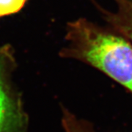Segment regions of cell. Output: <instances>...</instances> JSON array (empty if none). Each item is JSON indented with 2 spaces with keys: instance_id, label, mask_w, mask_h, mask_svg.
Here are the masks:
<instances>
[{
  "instance_id": "2",
  "label": "cell",
  "mask_w": 132,
  "mask_h": 132,
  "mask_svg": "<svg viewBox=\"0 0 132 132\" xmlns=\"http://www.w3.org/2000/svg\"><path fill=\"white\" fill-rule=\"evenodd\" d=\"M17 67L10 45L0 46V132H27L28 116L13 80Z\"/></svg>"
},
{
  "instance_id": "1",
  "label": "cell",
  "mask_w": 132,
  "mask_h": 132,
  "mask_svg": "<svg viewBox=\"0 0 132 132\" xmlns=\"http://www.w3.org/2000/svg\"><path fill=\"white\" fill-rule=\"evenodd\" d=\"M60 56L92 66L132 93V45L112 30L86 18L69 22Z\"/></svg>"
},
{
  "instance_id": "4",
  "label": "cell",
  "mask_w": 132,
  "mask_h": 132,
  "mask_svg": "<svg viewBox=\"0 0 132 132\" xmlns=\"http://www.w3.org/2000/svg\"><path fill=\"white\" fill-rule=\"evenodd\" d=\"M61 125L64 132H97L88 121L79 118L65 108H62Z\"/></svg>"
},
{
  "instance_id": "5",
  "label": "cell",
  "mask_w": 132,
  "mask_h": 132,
  "mask_svg": "<svg viewBox=\"0 0 132 132\" xmlns=\"http://www.w3.org/2000/svg\"><path fill=\"white\" fill-rule=\"evenodd\" d=\"M26 0H0V18L20 11Z\"/></svg>"
},
{
  "instance_id": "3",
  "label": "cell",
  "mask_w": 132,
  "mask_h": 132,
  "mask_svg": "<svg viewBox=\"0 0 132 132\" xmlns=\"http://www.w3.org/2000/svg\"><path fill=\"white\" fill-rule=\"evenodd\" d=\"M116 9L111 12L101 10L103 16L111 30L120 34L132 45V1L114 0Z\"/></svg>"
}]
</instances>
